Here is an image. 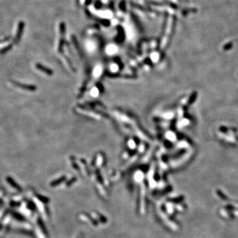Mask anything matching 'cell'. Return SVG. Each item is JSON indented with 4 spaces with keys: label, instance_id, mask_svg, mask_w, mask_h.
I'll use <instances>...</instances> for the list:
<instances>
[{
    "label": "cell",
    "instance_id": "obj_5",
    "mask_svg": "<svg viewBox=\"0 0 238 238\" xmlns=\"http://www.w3.org/2000/svg\"><path fill=\"white\" fill-rule=\"evenodd\" d=\"M220 130L221 132H224V133H225V132H226L227 131H228V128H227L226 127H225V126H220Z\"/></svg>",
    "mask_w": 238,
    "mask_h": 238
},
{
    "label": "cell",
    "instance_id": "obj_3",
    "mask_svg": "<svg viewBox=\"0 0 238 238\" xmlns=\"http://www.w3.org/2000/svg\"><path fill=\"white\" fill-rule=\"evenodd\" d=\"M197 95H198V93H197V92H194L192 95H191V97H190L189 100V104H191H191L193 103L194 102L196 101V99H197Z\"/></svg>",
    "mask_w": 238,
    "mask_h": 238
},
{
    "label": "cell",
    "instance_id": "obj_1",
    "mask_svg": "<svg viewBox=\"0 0 238 238\" xmlns=\"http://www.w3.org/2000/svg\"><path fill=\"white\" fill-rule=\"evenodd\" d=\"M24 24L23 22L21 21L18 24V29L17 31V34L15 35V41H19L20 40L21 36L22 33H23V29H24Z\"/></svg>",
    "mask_w": 238,
    "mask_h": 238
},
{
    "label": "cell",
    "instance_id": "obj_2",
    "mask_svg": "<svg viewBox=\"0 0 238 238\" xmlns=\"http://www.w3.org/2000/svg\"><path fill=\"white\" fill-rule=\"evenodd\" d=\"M15 86H17L19 88L24 89V90H28V91H35L36 87L35 86L33 85H25V84H22V83H14Z\"/></svg>",
    "mask_w": 238,
    "mask_h": 238
},
{
    "label": "cell",
    "instance_id": "obj_4",
    "mask_svg": "<svg viewBox=\"0 0 238 238\" xmlns=\"http://www.w3.org/2000/svg\"><path fill=\"white\" fill-rule=\"evenodd\" d=\"M36 67H37V68H38V69H39V70H40L43 71V72H46V73H50V72H49L48 70L46 69V68H45V67H43V66H41V65L37 64V65H36Z\"/></svg>",
    "mask_w": 238,
    "mask_h": 238
},
{
    "label": "cell",
    "instance_id": "obj_6",
    "mask_svg": "<svg viewBox=\"0 0 238 238\" xmlns=\"http://www.w3.org/2000/svg\"><path fill=\"white\" fill-rule=\"evenodd\" d=\"M91 0H86V2H85V4L87 5H89V3H91Z\"/></svg>",
    "mask_w": 238,
    "mask_h": 238
}]
</instances>
